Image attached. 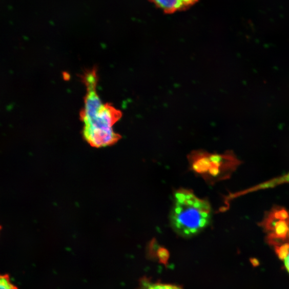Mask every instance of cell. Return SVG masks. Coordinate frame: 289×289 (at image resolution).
I'll list each match as a JSON object with an SVG mask.
<instances>
[{
    "label": "cell",
    "mask_w": 289,
    "mask_h": 289,
    "mask_svg": "<svg viewBox=\"0 0 289 289\" xmlns=\"http://www.w3.org/2000/svg\"><path fill=\"white\" fill-rule=\"evenodd\" d=\"M80 77L87 89L80 112L84 138L93 148L112 146L122 138L113 127L122 118V113L113 105L102 102L96 89L99 79L95 68L86 71Z\"/></svg>",
    "instance_id": "obj_1"
},
{
    "label": "cell",
    "mask_w": 289,
    "mask_h": 289,
    "mask_svg": "<svg viewBox=\"0 0 289 289\" xmlns=\"http://www.w3.org/2000/svg\"><path fill=\"white\" fill-rule=\"evenodd\" d=\"M173 199L170 222L174 231L179 235L194 236L210 224L212 208L208 200L183 188L175 192Z\"/></svg>",
    "instance_id": "obj_2"
},
{
    "label": "cell",
    "mask_w": 289,
    "mask_h": 289,
    "mask_svg": "<svg viewBox=\"0 0 289 289\" xmlns=\"http://www.w3.org/2000/svg\"><path fill=\"white\" fill-rule=\"evenodd\" d=\"M188 159L191 170L212 184L230 178L240 163L232 152L212 154L196 151Z\"/></svg>",
    "instance_id": "obj_3"
},
{
    "label": "cell",
    "mask_w": 289,
    "mask_h": 289,
    "mask_svg": "<svg viewBox=\"0 0 289 289\" xmlns=\"http://www.w3.org/2000/svg\"><path fill=\"white\" fill-rule=\"evenodd\" d=\"M150 2L161 9L166 14H173L177 11L190 8L199 0H149Z\"/></svg>",
    "instance_id": "obj_4"
},
{
    "label": "cell",
    "mask_w": 289,
    "mask_h": 289,
    "mask_svg": "<svg viewBox=\"0 0 289 289\" xmlns=\"http://www.w3.org/2000/svg\"><path fill=\"white\" fill-rule=\"evenodd\" d=\"M270 216H269L267 220L265 221L264 224L269 230L273 231L270 238L284 239L289 233V219H273L272 217L271 218Z\"/></svg>",
    "instance_id": "obj_5"
},
{
    "label": "cell",
    "mask_w": 289,
    "mask_h": 289,
    "mask_svg": "<svg viewBox=\"0 0 289 289\" xmlns=\"http://www.w3.org/2000/svg\"><path fill=\"white\" fill-rule=\"evenodd\" d=\"M284 183H289V174L280 178L274 179L268 182L261 184L255 188L251 189V190L255 191L261 189L272 188Z\"/></svg>",
    "instance_id": "obj_6"
},
{
    "label": "cell",
    "mask_w": 289,
    "mask_h": 289,
    "mask_svg": "<svg viewBox=\"0 0 289 289\" xmlns=\"http://www.w3.org/2000/svg\"><path fill=\"white\" fill-rule=\"evenodd\" d=\"M141 289H182L174 285L162 283H150L144 281L142 282Z\"/></svg>",
    "instance_id": "obj_7"
},
{
    "label": "cell",
    "mask_w": 289,
    "mask_h": 289,
    "mask_svg": "<svg viewBox=\"0 0 289 289\" xmlns=\"http://www.w3.org/2000/svg\"><path fill=\"white\" fill-rule=\"evenodd\" d=\"M0 289H18L12 282L9 276L0 275Z\"/></svg>",
    "instance_id": "obj_8"
},
{
    "label": "cell",
    "mask_w": 289,
    "mask_h": 289,
    "mask_svg": "<svg viewBox=\"0 0 289 289\" xmlns=\"http://www.w3.org/2000/svg\"><path fill=\"white\" fill-rule=\"evenodd\" d=\"M270 215L276 220L289 219V213L284 209L275 210Z\"/></svg>",
    "instance_id": "obj_9"
},
{
    "label": "cell",
    "mask_w": 289,
    "mask_h": 289,
    "mask_svg": "<svg viewBox=\"0 0 289 289\" xmlns=\"http://www.w3.org/2000/svg\"><path fill=\"white\" fill-rule=\"evenodd\" d=\"M283 259L284 261V265L285 269L289 273V251L287 253V254L286 255V256L284 257Z\"/></svg>",
    "instance_id": "obj_10"
},
{
    "label": "cell",
    "mask_w": 289,
    "mask_h": 289,
    "mask_svg": "<svg viewBox=\"0 0 289 289\" xmlns=\"http://www.w3.org/2000/svg\"><path fill=\"white\" fill-rule=\"evenodd\" d=\"M1 230H2V226H0V231H1Z\"/></svg>",
    "instance_id": "obj_11"
},
{
    "label": "cell",
    "mask_w": 289,
    "mask_h": 289,
    "mask_svg": "<svg viewBox=\"0 0 289 289\" xmlns=\"http://www.w3.org/2000/svg\"><path fill=\"white\" fill-rule=\"evenodd\" d=\"M288 235H289V233H288Z\"/></svg>",
    "instance_id": "obj_12"
}]
</instances>
